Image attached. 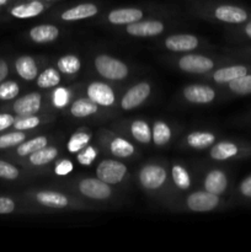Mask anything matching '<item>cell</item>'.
<instances>
[{
	"label": "cell",
	"mask_w": 251,
	"mask_h": 252,
	"mask_svg": "<svg viewBox=\"0 0 251 252\" xmlns=\"http://www.w3.org/2000/svg\"><path fill=\"white\" fill-rule=\"evenodd\" d=\"M20 175L17 167H15L14 165L10 164V162L4 161V160H0V179L5 180H15L17 179Z\"/></svg>",
	"instance_id": "cell-38"
},
{
	"label": "cell",
	"mask_w": 251,
	"mask_h": 252,
	"mask_svg": "<svg viewBox=\"0 0 251 252\" xmlns=\"http://www.w3.org/2000/svg\"><path fill=\"white\" fill-rule=\"evenodd\" d=\"M214 135L208 132H193L187 137V143L189 147L196 148V149H203V148L209 147L214 143Z\"/></svg>",
	"instance_id": "cell-25"
},
{
	"label": "cell",
	"mask_w": 251,
	"mask_h": 252,
	"mask_svg": "<svg viewBox=\"0 0 251 252\" xmlns=\"http://www.w3.org/2000/svg\"><path fill=\"white\" fill-rule=\"evenodd\" d=\"M7 2V0H0V6H2V5H5Z\"/></svg>",
	"instance_id": "cell-47"
},
{
	"label": "cell",
	"mask_w": 251,
	"mask_h": 252,
	"mask_svg": "<svg viewBox=\"0 0 251 252\" xmlns=\"http://www.w3.org/2000/svg\"><path fill=\"white\" fill-rule=\"evenodd\" d=\"M180 68L187 73H207L213 68V62L199 54H188L180 59Z\"/></svg>",
	"instance_id": "cell-7"
},
{
	"label": "cell",
	"mask_w": 251,
	"mask_h": 252,
	"mask_svg": "<svg viewBox=\"0 0 251 252\" xmlns=\"http://www.w3.org/2000/svg\"><path fill=\"white\" fill-rule=\"evenodd\" d=\"M143 17V11L134 7H125V9H116L108 14V21L115 25L132 24L139 21Z\"/></svg>",
	"instance_id": "cell-14"
},
{
	"label": "cell",
	"mask_w": 251,
	"mask_h": 252,
	"mask_svg": "<svg viewBox=\"0 0 251 252\" xmlns=\"http://www.w3.org/2000/svg\"><path fill=\"white\" fill-rule=\"evenodd\" d=\"M57 154H58V150L56 148L44 147L30 154V162L32 165H36V166H41V165L48 164L52 160L56 159Z\"/></svg>",
	"instance_id": "cell-23"
},
{
	"label": "cell",
	"mask_w": 251,
	"mask_h": 252,
	"mask_svg": "<svg viewBox=\"0 0 251 252\" xmlns=\"http://www.w3.org/2000/svg\"><path fill=\"white\" fill-rule=\"evenodd\" d=\"M88 96L90 100L100 106H111L115 102V94L112 89L103 83H93L88 88Z\"/></svg>",
	"instance_id": "cell-9"
},
{
	"label": "cell",
	"mask_w": 251,
	"mask_h": 252,
	"mask_svg": "<svg viewBox=\"0 0 251 252\" xmlns=\"http://www.w3.org/2000/svg\"><path fill=\"white\" fill-rule=\"evenodd\" d=\"M59 30L53 25H39L30 31V37L36 43H47L58 37Z\"/></svg>",
	"instance_id": "cell-18"
},
{
	"label": "cell",
	"mask_w": 251,
	"mask_h": 252,
	"mask_svg": "<svg viewBox=\"0 0 251 252\" xmlns=\"http://www.w3.org/2000/svg\"><path fill=\"white\" fill-rule=\"evenodd\" d=\"M41 107V95L37 93H31L15 101L12 110L20 117L25 116H33L38 112Z\"/></svg>",
	"instance_id": "cell-8"
},
{
	"label": "cell",
	"mask_w": 251,
	"mask_h": 252,
	"mask_svg": "<svg viewBox=\"0 0 251 252\" xmlns=\"http://www.w3.org/2000/svg\"><path fill=\"white\" fill-rule=\"evenodd\" d=\"M70 112L75 117H88L97 112V103H95L90 98H80L73 103Z\"/></svg>",
	"instance_id": "cell-22"
},
{
	"label": "cell",
	"mask_w": 251,
	"mask_h": 252,
	"mask_svg": "<svg viewBox=\"0 0 251 252\" xmlns=\"http://www.w3.org/2000/svg\"><path fill=\"white\" fill-rule=\"evenodd\" d=\"M150 86L147 83H139L130 88L125 96L122 97V106L123 110H132V108L138 107L142 102H144L145 98L149 96Z\"/></svg>",
	"instance_id": "cell-6"
},
{
	"label": "cell",
	"mask_w": 251,
	"mask_h": 252,
	"mask_svg": "<svg viewBox=\"0 0 251 252\" xmlns=\"http://www.w3.org/2000/svg\"><path fill=\"white\" fill-rule=\"evenodd\" d=\"M25 138H26V135L21 130H16V132L0 135V149H7V148L21 144L22 142H25Z\"/></svg>",
	"instance_id": "cell-34"
},
{
	"label": "cell",
	"mask_w": 251,
	"mask_h": 252,
	"mask_svg": "<svg viewBox=\"0 0 251 252\" xmlns=\"http://www.w3.org/2000/svg\"><path fill=\"white\" fill-rule=\"evenodd\" d=\"M130 130H132L133 137L138 142L147 144V143H149L152 140V132H150L149 126L144 121H135V122H133Z\"/></svg>",
	"instance_id": "cell-29"
},
{
	"label": "cell",
	"mask_w": 251,
	"mask_h": 252,
	"mask_svg": "<svg viewBox=\"0 0 251 252\" xmlns=\"http://www.w3.org/2000/svg\"><path fill=\"white\" fill-rule=\"evenodd\" d=\"M248 74V69L244 65H233L228 66V68H221L214 73L213 78L217 83H230V81L235 80V79L240 78V76Z\"/></svg>",
	"instance_id": "cell-20"
},
{
	"label": "cell",
	"mask_w": 251,
	"mask_h": 252,
	"mask_svg": "<svg viewBox=\"0 0 251 252\" xmlns=\"http://www.w3.org/2000/svg\"><path fill=\"white\" fill-rule=\"evenodd\" d=\"M73 162H71L70 160H62V161L56 166L54 171H56V174L59 175V176H65V175L70 174V172L73 171Z\"/></svg>",
	"instance_id": "cell-41"
},
{
	"label": "cell",
	"mask_w": 251,
	"mask_h": 252,
	"mask_svg": "<svg viewBox=\"0 0 251 252\" xmlns=\"http://www.w3.org/2000/svg\"><path fill=\"white\" fill-rule=\"evenodd\" d=\"M96 155H97V152L93 147H86L85 149H81V152L78 154V161L84 166H89L95 160Z\"/></svg>",
	"instance_id": "cell-39"
},
{
	"label": "cell",
	"mask_w": 251,
	"mask_h": 252,
	"mask_svg": "<svg viewBox=\"0 0 251 252\" xmlns=\"http://www.w3.org/2000/svg\"><path fill=\"white\" fill-rule=\"evenodd\" d=\"M61 81V75H59L58 71L53 68H48L41 73L37 78V85L39 88H53V86H57Z\"/></svg>",
	"instance_id": "cell-27"
},
{
	"label": "cell",
	"mask_w": 251,
	"mask_h": 252,
	"mask_svg": "<svg viewBox=\"0 0 251 252\" xmlns=\"http://www.w3.org/2000/svg\"><path fill=\"white\" fill-rule=\"evenodd\" d=\"M229 88H230L231 91H234L235 94H239V95H248V94H251V75L245 74V75L230 81L229 83Z\"/></svg>",
	"instance_id": "cell-32"
},
{
	"label": "cell",
	"mask_w": 251,
	"mask_h": 252,
	"mask_svg": "<svg viewBox=\"0 0 251 252\" xmlns=\"http://www.w3.org/2000/svg\"><path fill=\"white\" fill-rule=\"evenodd\" d=\"M9 74V66H7V63L2 59H0V83L5 80V78Z\"/></svg>",
	"instance_id": "cell-45"
},
{
	"label": "cell",
	"mask_w": 251,
	"mask_h": 252,
	"mask_svg": "<svg viewBox=\"0 0 251 252\" xmlns=\"http://www.w3.org/2000/svg\"><path fill=\"white\" fill-rule=\"evenodd\" d=\"M95 65L103 78L111 80H122L128 74V68L125 63L106 54H101L95 59Z\"/></svg>",
	"instance_id": "cell-1"
},
{
	"label": "cell",
	"mask_w": 251,
	"mask_h": 252,
	"mask_svg": "<svg viewBox=\"0 0 251 252\" xmlns=\"http://www.w3.org/2000/svg\"><path fill=\"white\" fill-rule=\"evenodd\" d=\"M140 184L148 189H157L162 186L166 180V171L161 166L148 165L143 167L139 174Z\"/></svg>",
	"instance_id": "cell-4"
},
{
	"label": "cell",
	"mask_w": 251,
	"mask_h": 252,
	"mask_svg": "<svg viewBox=\"0 0 251 252\" xmlns=\"http://www.w3.org/2000/svg\"><path fill=\"white\" fill-rule=\"evenodd\" d=\"M111 152L113 155L120 158H128L134 153V147L130 144L127 140L122 139V138H116L112 143H111Z\"/></svg>",
	"instance_id": "cell-30"
},
{
	"label": "cell",
	"mask_w": 251,
	"mask_h": 252,
	"mask_svg": "<svg viewBox=\"0 0 251 252\" xmlns=\"http://www.w3.org/2000/svg\"><path fill=\"white\" fill-rule=\"evenodd\" d=\"M15 118L9 113H0V132L14 126Z\"/></svg>",
	"instance_id": "cell-43"
},
{
	"label": "cell",
	"mask_w": 251,
	"mask_h": 252,
	"mask_svg": "<svg viewBox=\"0 0 251 252\" xmlns=\"http://www.w3.org/2000/svg\"><path fill=\"white\" fill-rule=\"evenodd\" d=\"M164 31V25L160 21H135L128 24L127 32L132 36L150 37L157 36Z\"/></svg>",
	"instance_id": "cell-10"
},
{
	"label": "cell",
	"mask_w": 251,
	"mask_h": 252,
	"mask_svg": "<svg viewBox=\"0 0 251 252\" xmlns=\"http://www.w3.org/2000/svg\"><path fill=\"white\" fill-rule=\"evenodd\" d=\"M172 180L176 186L181 189H187L191 186V179L186 170L180 165H175L172 167Z\"/></svg>",
	"instance_id": "cell-33"
},
{
	"label": "cell",
	"mask_w": 251,
	"mask_h": 252,
	"mask_svg": "<svg viewBox=\"0 0 251 252\" xmlns=\"http://www.w3.org/2000/svg\"><path fill=\"white\" fill-rule=\"evenodd\" d=\"M238 153V148L235 144L228 142H221L214 145L211 150V157L216 160H226L234 157Z\"/></svg>",
	"instance_id": "cell-24"
},
{
	"label": "cell",
	"mask_w": 251,
	"mask_h": 252,
	"mask_svg": "<svg viewBox=\"0 0 251 252\" xmlns=\"http://www.w3.org/2000/svg\"><path fill=\"white\" fill-rule=\"evenodd\" d=\"M165 46L174 52L192 51L198 46V39L193 34H174L165 41Z\"/></svg>",
	"instance_id": "cell-12"
},
{
	"label": "cell",
	"mask_w": 251,
	"mask_h": 252,
	"mask_svg": "<svg viewBox=\"0 0 251 252\" xmlns=\"http://www.w3.org/2000/svg\"><path fill=\"white\" fill-rule=\"evenodd\" d=\"M97 177L108 185H116L121 182L127 172V167L120 161L103 160L97 166Z\"/></svg>",
	"instance_id": "cell-2"
},
{
	"label": "cell",
	"mask_w": 251,
	"mask_h": 252,
	"mask_svg": "<svg viewBox=\"0 0 251 252\" xmlns=\"http://www.w3.org/2000/svg\"><path fill=\"white\" fill-rule=\"evenodd\" d=\"M219 203L218 194L211 192H196L187 198V206L193 212H208L216 208Z\"/></svg>",
	"instance_id": "cell-5"
},
{
	"label": "cell",
	"mask_w": 251,
	"mask_h": 252,
	"mask_svg": "<svg viewBox=\"0 0 251 252\" xmlns=\"http://www.w3.org/2000/svg\"><path fill=\"white\" fill-rule=\"evenodd\" d=\"M15 69L25 80H33L37 76L36 62L30 56H22L17 58V61L15 62Z\"/></svg>",
	"instance_id": "cell-19"
},
{
	"label": "cell",
	"mask_w": 251,
	"mask_h": 252,
	"mask_svg": "<svg viewBox=\"0 0 251 252\" xmlns=\"http://www.w3.org/2000/svg\"><path fill=\"white\" fill-rule=\"evenodd\" d=\"M97 6L91 2H85V4H79L76 6L68 9L62 14V19L65 21H75V20L89 19L91 16H95L97 14Z\"/></svg>",
	"instance_id": "cell-15"
},
{
	"label": "cell",
	"mask_w": 251,
	"mask_h": 252,
	"mask_svg": "<svg viewBox=\"0 0 251 252\" xmlns=\"http://www.w3.org/2000/svg\"><path fill=\"white\" fill-rule=\"evenodd\" d=\"M184 95L189 102L194 103H207L211 102L216 97V93L213 89L204 85H189L185 88Z\"/></svg>",
	"instance_id": "cell-11"
},
{
	"label": "cell",
	"mask_w": 251,
	"mask_h": 252,
	"mask_svg": "<svg viewBox=\"0 0 251 252\" xmlns=\"http://www.w3.org/2000/svg\"><path fill=\"white\" fill-rule=\"evenodd\" d=\"M15 209V202L7 197H0V214H10Z\"/></svg>",
	"instance_id": "cell-42"
},
{
	"label": "cell",
	"mask_w": 251,
	"mask_h": 252,
	"mask_svg": "<svg viewBox=\"0 0 251 252\" xmlns=\"http://www.w3.org/2000/svg\"><path fill=\"white\" fill-rule=\"evenodd\" d=\"M36 198L41 204L52 207V208H64V207L68 206V198L62 193H58V192H39V193H37Z\"/></svg>",
	"instance_id": "cell-21"
},
{
	"label": "cell",
	"mask_w": 251,
	"mask_h": 252,
	"mask_svg": "<svg viewBox=\"0 0 251 252\" xmlns=\"http://www.w3.org/2000/svg\"><path fill=\"white\" fill-rule=\"evenodd\" d=\"M153 139H154L157 145H164L171 138V130H170L169 126L164 122H157L154 125V129H153Z\"/></svg>",
	"instance_id": "cell-31"
},
{
	"label": "cell",
	"mask_w": 251,
	"mask_h": 252,
	"mask_svg": "<svg viewBox=\"0 0 251 252\" xmlns=\"http://www.w3.org/2000/svg\"><path fill=\"white\" fill-rule=\"evenodd\" d=\"M79 189L86 197L94 199H106L111 196V189L108 184L100 179H85L79 185Z\"/></svg>",
	"instance_id": "cell-3"
},
{
	"label": "cell",
	"mask_w": 251,
	"mask_h": 252,
	"mask_svg": "<svg viewBox=\"0 0 251 252\" xmlns=\"http://www.w3.org/2000/svg\"><path fill=\"white\" fill-rule=\"evenodd\" d=\"M44 9V5L39 0H33L27 4L16 5L11 9L10 14L16 19H30L41 14Z\"/></svg>",
	"instance_id": "cell-16"
},
{
	"label": "cell",
	"mask_w": 251,
	"mask_h": 252,
	"mask_svg": "<svg viewBox=\"0 0 251 252\" xmlns=\"http://www.w3.org/2000/svg\"><path fill=\"white\" fill-rule=\"evenodd\" d=\"M20 93V88L15 81H2L0 83V100L9 101L16 97Z\"/></svg>",
	"instance_id": "cell-35"
},
{
	"label": "cell",
	"mask_w": 251,
	"mask_h": 252,
	"mask_svg": "<svg viewBox=\"0 0 251 252\" xmlns=\"http://www.w3.org/2000/svg\"><path fill=\"white\" fill-rule=\"evenodd\" d=\"M214 15L218 20L230 24H240L248 19V14L244 9L233 5H220L216 9Z\"/></svg>",
	"instance_id": "cell-13"
},
{
	"label": "cell",
	"mask_w": 251,
	"mask_h": 252,
	"mask_svg": "<svg viewBox=\"0 0 251 252\" xmlns=\"http://www.w3.org/2000/svg\"><path fill=\"white\" fill-rule=\"evenodd\" d=\"M53 102L57 107H64L69 102V93L66 89L58 88L56 89L53 95Z\"/></svg>",
	"instance_id": "cell-40"
},
{
	"label": "cell",
	"mask_w": 251,
	"mask_h": 252,
	"mask_svg": "<svg viewBox=\"0 0 251 252\" xmlns=\"http://www.w3.org/2000/svg\"><path fill=\"white\" fill-rule=\"evenodd\" d=\"M90 140V134H86V133H75V134L71 135V138L69 139L68 143V149L70 153H78L81 149L86 147V144Z\"/></svg>",
	"instance_id": "cell-36"
},
{
	"label": "cell",
	"mask_w": 251,
	"mask_h": 252,
	"mask_svg": "<svg viewBox=\"0 0 251 252\" xmlns=\"http://www.w3.org/2000/svg\"><path fill=\"white\" fill-rule=\"evenodd\" d=\"M47 147V138L46 137H37L27 142H22L17 147V154L20 157H26V155L32 154V153L37 152V150L42 149V148Z\"/></svg>",
	"instance_id": "cell-26"
},
{
	"label": "cell",
	"mask_w": 251,
	"mask_h": 252,
	"mask_svg": "<svg viewBox=\"0 0 251 252\" xmlns=\"http://www.w3.org/2000/svg\"><path fill=\"white\" fill-rule=\"evenodd\" d=\"M38 125H39L38 117H36V116H25V117L15 121L14 127L16 128V130H26V129H32V128L37 127Z\"/></svg>",
	"instance_id": "cell-37"
},
{
	"label": "cell",
	"mask_w": 251,
	"mask_h": 252,
	"mask_svg": "<svg viewBox=\"0 0 251 252\" xmlns=\"http://www.w3.org/2000/svg\"><path fill=\"white\" fill-rule=\"evenodd\" d=\"M245 32H246V34H248V36L251 38V22H249L248 24V26H246V29H245Z\"/></svg>",
	"instance_id": "cell-46"
},
{
	"label": "cell",
	"mask_w": 251,
	"mask_h": 252,
	"mask_svg": "<svg viewBox=\"0 0 251 252\" xmlns=\"http://www.w3.org/2000/svg\"><path fill=\"white\" fill-rule=\"evenodd\" d=\"M240 191L244 196L251 197V176L244 180L240 185Z\"/></svg>",
	"instance_id": "cell-44"
},
{
	"label": "cell",
	"mask_w": 251,
	"mask_h": 252,
	"mask_svg": "<svg viewBox=\"0 0 251 252\" xmlns=\"http://www.w3.org/2000/svg\"><path fill=\"white\" fill-rule=\"evenodd\" d=\"M226 176L224 172L219 171V170H213L207 175L206 180H204V187L206 191L211 192L214 194H220L225 191L226 189Z\"/></svg>",
	"instance_id": "cell-17"
},
{
	"label": "cell",
	"mask_w": 251,
	"mask_h": 252,
	"mask_svg": "<svg viewBox=\"0 0 251 252\" xmlns=\"http://www.w3.org/2000/svg\"><path fill=\"white\" fill-rule=\"evenodd\" d=\"M57 66L64 74H75L80 70V61L78 57L68 54L59 59Z\"/></svg>",
	"instance_id": "cell-28"
}]
</instances>
